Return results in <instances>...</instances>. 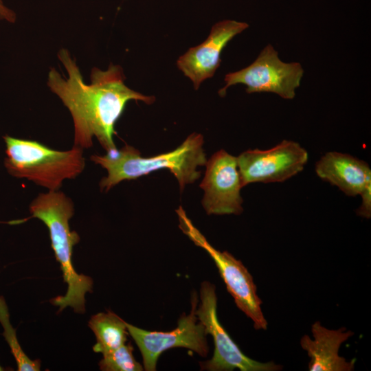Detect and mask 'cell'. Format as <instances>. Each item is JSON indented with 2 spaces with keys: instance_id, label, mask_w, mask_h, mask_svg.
<instances>
[{
  "instance_id": "cell-1",
  "label": "cell",
  "mask_w": 371,
  "mask_h": 371,
  "mask_svg": "<svg viewBox=\"0 0 371 371\" xmlns=\"http://www.w3.org/2000/svg\"><path fill=\"white\" fill-rule=\"evenodd\" d=\"M68 78L52 68L47 85L69 109L74 121V146L89 148L95 137L107 152L117 150L114 140L115 125L129 100L153 104L155 98L128 87L120 65L111 64L106 71L93 68L89 85L83 81L79 68L65 49L58 53Z\"/></svg>"
},
{
  "instance_id": "cell-2",
  "label": "cell",
  "mask_w": 371,
  "mask_h": 371,
  "mask_svg": "<svg viewBox=\"0 0 371 371\" xmlns=\"http://www.w3.org/2000/svg\"><path fill=\"white\" fill-rule=\"evenodd\" d=\"M29 210L30 216L10 223L19 224L36 218L47 227L52 248L60 264L63 280L67 284L66 293L52 298L50 302L59 307L58 313L69 306L75 313L83 314L86 311L85 295L92 292L93 280L78 273L72 265L73 247L80 241L78 234L69 227V220L74 214L73 201L59 190H49L39 194L31 202Z\"/></svg>"
},
{
  "instance_id": "cell-3",
  "label": "cell",
  "mask_w": 371,
  "mask_h": 371,
  "mask_svg": "<svg viewBox=\"0 0 371 371\" xmlns=\"http://www.w3.org/2000/svg\"><path fill=\"white\" fill-rule=\"evenodd\" d=\"M203 145V135L194 133L176 149L158 155L144 157L137 149L126 145L104 155H93L90 159L107 171V176L100 182L101 190L107 192L122 181L168 169L176 177L182 192L187 184L200 177L198 168L206 164Z\"/></svg>"
},
{
  "instance_id": "cell-4",
  "label": "cell",
  "mask_w": 371,
  "mask_h": 371,
  "mask_svg": "<svg viewBox=\"0 0 371 371\" xmlns=\"http://www.w3.org/2000/svg\"><path fill=\"white\" fill-rule=\"evenodd\" d=\"M8 173L26 179L48 190H58L63 181L73 179L85 169L83 149L74 146L68 150H57L37 141L5 135Z\"/></svg>"
},
{
  "instance_id": "cell-5",
  "label": "cell",
  "mask_w": 371,
  "mask_h": 371,
  "mask_svg": "<svg viewBox=\"0 0 371 371\" xmlns=\"http://www.w3.org/2000/svg\"><path fill=\"white\" fill-rule=\"evenodd\" d=\"M179 227L197 246L205 249L214 261L227 291L237 307L254 323L256 330H266L267 322L261 309L262 301L257 294L253 278L242 262L227 251L212 247L192 224L181 207L177 210Z\"/></svg>"
},
{
  "instance_id": "cell-6",
  "label": "cell",
  "mask_w": 371,
  "mask_h": 371,
  "mask_svg": "<svg viewBox=\"0 0 371 371\" xmlns=\"http://www.w3.org/2000/svg\"><path fill=\"white\" fill-rule=\"evenodd\" d=\"M303 74L299 63L282 62L278 52L269 44L251 65L226 74L225 86L218 91V94L223 97L229 87L242 84L247 87L248 93L270 92L291 100L295 95V89L300 86Z\"/></svg>"
},
{
  "instance_id": "cell-7",
  "label": "cell",
  "mask_w": 371,
  "mask_h": 371,
  "mask_svg": "<svg viewBox=\"0 0 371 371\" xmlns=\"http://www.w3.org/2000/svg\"><path fill=\"white\" fill-rule=\"evenodd\" d=\"M201 303L195 314L203 326L207 335L212 336L214 343L212 359L201 362V370L209 371H279L280 365L273 362L262 363L254 360L240 350L217 317V297L215 286L205 281L200 289Z\"/></svg>"
},
{
  "instance_id": "cell-8",
  "label": "cell",
  "mask_w": 371,
  "mask_h": 371,
  "mask_svg": "<svg viewBox=\"0 0 371 371\" xmlns=\"http://www.w3.org/2000/svg\"><path fill=\"white\" fill-rule=\"evenodd\" d=\"M192 308L189 315H183L176 328L169 332L149 331L126 322L128 333L138 346L143 358L144 369L156 370L160 355L168 349L183 347L202 357H206L209 347L203 324L199 322L195 314L197 295L194 293Z\"/></svg>"
},
{
  "instance_id": "cell-9",
  "label": "cell",
  "mask_w": 371,
  "mask_h": 371,
  "mask_svg": "<svg viewBox=\"0 0 371 371\" xmlns=\"http://www.w3.org/2000/svg\"><path fill=\"white\" fill-rule=\"evenodd\" d=\"M236 158L244 187L252 183L286 181L303 170L308 153L299 143L283 140L267 150H247Z\"/></svg>"
},
{
  "instance_id": "cell-10",
  "label": "cell",
  "mask_w": 371,
  "mask_h": 371,
  "mask_svg": "<svg viewBox=\"0 0 371 371\" xmlns=\"http://www.w3.org/2000/svg\"><path fill=\"white\" fill-rule=\"evenodd\" d=\"M205 176L200 183L204 190L202 205L207 214H240L243 188L237 158L220 150L206 161Z\"/></svg>"
},
{
  "instance_id": "cell-11",
  "label": "cell",
  "mask_w": 371,
  "mask_h": 371,
  "mask_svg": "<svg viewBox=\"0 0 371 371\" xmlns=\"http://www.w3.org/2000/svg\"><path fill=\"white\" fill-rule=\"evenodd\" d=\"M249 27V24L232 19L215 23L207 38L190 47L177 61V67L197 90L201 83L212 78L221 64V54L227 44Z\"/></svg>"
},
{
  "instance_id": "cell-12",
  "label": "cell",
  "mask_w": 371,
  "mask_h": 371,
  "mask_svg": "<svg viewBox=\"0 0 371 371\" xmlns=\"http://www.w3.org/2000/svg\"><path fill=\"white\" fill-rule=\"evenodd\" d=\"M312 339L304 335L300 340L301 347L306 351L311 360L308 368L310 371H352L355 368V359L348 361L339 355L341 345L352 336L351 330L345 328L330 330L315 322L311 326Z\"/></svg>"
},
{
  "instance_id": "cell-13",
  "label": "cell",
  "mask_w": 371,
  "mask_h": 371,
  "mask_svg": "<svg viewBox=\"0 0 371 371\" xmlns=\"http://www.w3.org/2000/svg\"><path fill=\"white\" fill-rule=\"evenodd\" d=\"M315 172L349 196L360 195L371 184L369 164L346 153H326L316 163Z\"/></svg>"
},
{
  "instance_id": "cell-14",
  "label": "cell",
  "mask_w": 371,
  "mask_h": 371,
  "mask_svg": "<svg viewBox=\"0 0 371 371\" xmlns=\"http://www.w3.org/2000/svg\"><path fill=\"white\" fill-rule=\"evenodd\" d=\"M88 326L95 336L93 350L96 353L110 352L126 341L128 333L126 322L110 311L92 315Z\"/></svg>"
},
{
  "instance_id": "cell-15",
  "label": "cell",
  "mask_w": 371,
  "mask_h": 371,
  "mask_svg": "<svg viewBox=\"0 0 371 371\" xmlns=\"http://www.w3.org/2000/svg\"><path fill=\"white\" fill-rule=\"evenodd\" d=\"M0 323L3 328V336L16 362L17 370H40L41 361L30 359L21 348L16 337V330L10 323L8 308L3 296H0Z\"/></svg>"
},
{
  "instance_id": "cell-16",
  "label": "cell",
  "mask_w": 371,
  "mask_h": 371,
  "mask_svg": "<svg viewBox=\"0 0 371 371\" xmlns=\"http://www.w3.org/2000/svg\"><path fill=\"white\" fill-rule=\"evenodd\" d=\"M131 343L102 354L98 365L102 371H142L144 368L137 361L133 354Z\"/></svg>"
},
{
  "instance_id": "cell-17",
  "label": "cell",
  "mask_w": 371,
  "mask_h": 371,
  "mask_svg": "<svg viewBox=\"0 0 371 371\" xmlns=\"http://www.w3.org/2000/svg\"><path fill=\"white\" fill-rule=\"evenodd\" d=\"M361 196V204L357 210L358 216L366 218L371 217V184H369L360 194Z\"/></svg>"
},
{
  "instance_id": "cell-18",
  "label": "cell",
  "mask_w": 371,
  "mask_h": 371,
  "mask_svg": "<svg viewBox=\"0 0 371 371\" xmlns=\"http://www.w3.org/2000/svg\"><path fill=\"white\" fill-rule=\"evenodd\" d=\"M0 20L10 23H14L16 20L15 13L4 5L3 0H0Z\"/></svg>"
},
{
  "instance_id": "cell-19",
  "label": "cell",
  "mask_w": 371,
  "mask_h": 371,
  "mask_svg": "<svg viewBox=\"0 0 371 371\" xmlns=\"http://www.w3.org/2000/svg\"><path fill=\"white\" fill-rule=\"evenodd\" d=\"M4 370V368L0 365V371Z\"/></svg>"
}]
</instances>
